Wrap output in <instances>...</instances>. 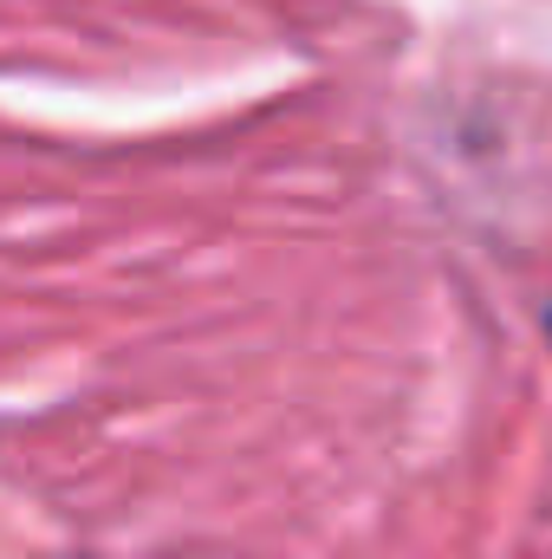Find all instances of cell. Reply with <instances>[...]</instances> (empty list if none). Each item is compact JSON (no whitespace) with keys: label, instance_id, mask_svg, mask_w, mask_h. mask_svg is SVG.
Wrapping results in <instances>:
<instances>
[{"label":"cell","instance_id":"6da1fadb","mask_svg":"<svg viewBox=\"0 0 552 559\" xmlns=\"http://www.w3.org/2000/svg\"><path fill=\"white\" fill-rule=\"evenodd\" d=\"M59 559H98V554H59Z\"/></svg>","mask_w":552,"mask_h":559}]
</instances>
